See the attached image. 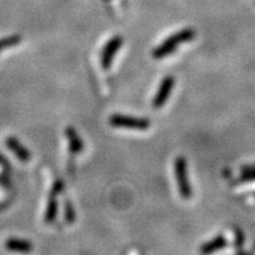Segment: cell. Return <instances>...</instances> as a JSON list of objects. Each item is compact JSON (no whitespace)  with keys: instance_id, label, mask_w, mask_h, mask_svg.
Here are the masks:
<instances>
[{"instance_id":"obj_7","label":"cell","mask_w":255,"mask_h":255,"mask_svg":"<svg viewBox=\"0 0 255 255\" xmlns=\"http://www.w3.org/2000/svg\"><path fill=\"white\" fill-rule=\"evenodd\" d=\"M5 248L16 253H31L34 251V245L30 241L22 239H8L5 241Z\"/></svg>"},{"instance_id":"obj_2","label":"cell","mask_w":255,"mask_h":255,"mask_svg":"<svg viewBox=\"0 0 255 255\" xmlns=\"http://www.w3.org/2000/svg\"><path fill=\"white\" fill-rule=\"evenodd\" d=\"M174 169H175V179L178 183L179 191L181 196L184 200H189L193 195V189H191L190 181L188 179L187 172V161L182 156L176 157L175 164H174Z\"/></svg>"},{"instance_id":"obj_5","label":"cell","mask_w":255,"mask_h":255,"mask_svg":"<svg viewBox=\"0 0 255 255\" xmlns=\"http://www.w3.org/2000/svg\"><path fill=\"white\" fill-rule=\"evenodd\" d=\"M174 85H175V78L173 76H166L162 79V82L158 86L157 92H156L154 101H152V107L155 109H160L166 104L168 98L170 97Z\"/></svg>"},{"instance_id":"obj_10","label":"cell","mask_w":255,"mask_h":255,"mask_svg":"<svg viewBox=\"0 0 255 255\" xmlns=\"http://www.w3.org/2000/svg\"><path fill=\"white\" fill-rule=\"evenodd\" d=\"M57 212H58V202H57L56 197H51L49 205H47L46 213H45V222L51 223V222L55 221Z\"/></svg>"},{"instance_id":"obj_9","label":"cell","mask_w":255,"mask_h":255,"mask_svg":"<svg viewBox=\"0 0 255 255\" xmlns=\"http://www.w3.org/2000/svg\"><path fill=\"white\" fill-rule=\"evenodd\" d=\"M226 244H227L226 239L220 235L218 236V238L213 239L211 242H208V244L203 245L202 248H201V252H202L203 254H211L213 252L223 248L224 246H226Z\"/></svg>"},{"instance_id":"obj_4","label":"cell","mask_w":255,"mask_h":255,"mask_svg":"<svg viewBox=\"0 0 255 255\" xmlns=\"http://www.w3.org/2000/svg\"><path fill=\"white\" fill-rule=\"evenodd\" d=\"M123 44V39L117 36V37H113L112 39H110L108 41L106 46H104L103 51H102V55H101V64L103 70H109L111 64H112L113 58L118 52V50L121 49Z\"/></svg>"},{"instance_id":"obj_14","label":"cell","mask_w":255,"mask_h":255,"mask_svg":"<svg viewBox=\"0 0 255 255\" xmlns=\"http://www.w3.org/2000/svg\"><path fill=\"white\" fill-rule=\"evenodd\" d=\"M63 190V183L62 181H57L53 185L52 191H51V197H56L57 195L61 194V191Z\"/></svg>"},{"instance_id":"obj_12","label":"cell","mask_w":255,"mask_h":255,"mask_svg":"<svg viewBox=\"0 0 255 255\" xmlns=\"http://www.w3.org/2000/svg\"><path fill=\"white\" fill-rule=\"evenodd\" d=\"M76 220V213H74V209L71 202L65 203V221L69 222V223H73V222Z\"/></svg>"},{"instance_id":"obj_6","label":"cell","mask_w":255,"mask_h":255,"mask_svg":"<svg viewBox=\"0 0 255 255\" xmlns=\"http://www.w3.org/2000/svg\"><path fill=\"white\" fill-rule=\"evenodd\" d=\"M5 143L6 146H7V148L10 149L22 162H29L31 160V154H30L29 150L20 143V141L14 139V137H7Z\"/></svg>"},{"instance_id":"obj_11","label":"cell","mask_w":255,"mask_h":255,"mask_svg":"<svg viewBox=\"0 0 255 255\" xmlns=\"http://www.w3.org/2000/svg\"><path fill=\"white\" fill-rule=\"evenodd\" d=\"M241 181L242 182L255 181V166H246L242 168Z\"/></svg>"},{"instance_id":"obj_13","label":"cell","mask_w":255,"mask_h":255,"mask_svg":"<svg viewBox=\"0 0 255 255\" xmlns=\"http://www.w3.org/2000/svg\"><path fill=\"white\" fill-rule=\"evenodd\" d=\"M20 41V38H8L5 39V40H0V50L6 49L8 46H13V45L18 44Z\"/></svg>"},{"instance_id":"obj_3","label":"cell","mask_w":255,"mask_h":255,"mask_svg":"<svg viewBox=\"0 0 255 255\" xmlns=\"http://www.w3.org/2000/svg\"><path fill=\"white\" fill-rule=\"evenodd\" d=\"M110 124L115 128L134 129V130H146L150 127V121L140 117H131L124 115H112L110 117Z\"/></svg>"},{"instance_id":"obj_8","label":"cell","mask_w":255,"mask_h":255,"mask_svg":"<svg viewBox=\"0 0 255 255\" xmlns=\"http://www.w3.org/2000/svg\"><path fill=\"white\" fill-rule=\"evenodd\" d=\"M65 135H67L69 140V146H70V150L73 154H80L83 151V142L80 140V137L78 136L77 131L74 130L73 128H68L65 130Z\"/></svg>"},{"instance_id":"obj_1","label":"cell","mask_w":255,"mask_h":255,"mask_svg":"<svg viewBox=\"0 0 255 255\" xmlns=\"http://www.w3.org/2000/svg\"><path fill=\"white\" fill-rule=\"evenodd\" d=\"M194 37L195 32L191 29H184L182 30V31L176 32V34L168 37L161 45H158V46L152 51V56H154V58L156 59L164 58V57L175 52L179 45L193 40Z\"/></svg>"}]
</instances>
